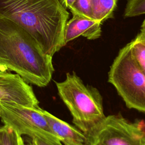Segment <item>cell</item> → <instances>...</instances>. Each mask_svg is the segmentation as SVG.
<instances>
[{
	"mask_svg": "<svg viewBox=\"0 0 145 145\" xmlns=\"http://www.w3.org/2000/svg\"><path fill=\"white\" fill-rule=\"evenodd\" d=\"M69 16L60 0H0V18L27 31L52 57L66 45L64 33Z\"/></svg>",
	"mask_w": 145,
	"mask_h": 145,
	"instance_id": "cell-1",
	"label": "cell"
},
{
	"mask_svg": "<svg viewBox=\"0 0 145 145\" xmlns=\"http://www.w3.org/2000/svg\"><path fill=\"white\" fill-rule=\"evenodd\" d=\"M0 68L16 72L28 84L44 87L54 72L52 57L15 22L0 18Z\"/></svg>",
	"mask_w": 145,
	"mask_h": 145,
	"instance_id": "cell-2",
	"label": "cell"
},
{
	"mask_svg": "<svg viewBox=\"0 0 145 145\" xmlns=\"http://www.w3.org/2000/svg\"><path fill=\"white\" fill-rule=\"evenodd\" d=\"M56 84L58 95L72 116L73 123L87 138L106 117L99 91L85 85L74 72H67L63 81Z\"/></svg>",
	"mask_w": 145,
	"mask_h": 145,
	"instance_id": "cell-3",
	"label": "cell"
},
{
	"mask_svg": "<svg viewBox=\"0 0 145 145\" xmlns=\"http://www.w3.org/2000/svg\"><path fill=\"white\" fill-rule=\"evenodd\" d=\"M108 81L128 108L145 113V75L132 56L130 42L120 49L114 59Z\"/></svg>",
	"mask_w": 145,
	"mask_h": 145,
	"instance_id": "cell-4",
	"label": "cell"
},
{
	"mask_svg": "<svg viewBox=\"0 0 145 145\" xmlns=\"http://www.w3.org/2000/svg\"><path fill=\"white\" fill-rule=\"evenodd\" d=\"M87 138L88 145H145V122L109 115Z\"/></svg>",
	"mask_w": 145,
	"mask_h": 145,
	"instance_id": "cell-5",
	"label": "cell"
},
{
	"mask_svg": "<svg viewBox=\"0 0 145 145\" xmlns=\"http://www.w3.org/2000/svg\"><path fill=\"white\" fill-rule=\"evenodd\" d=\"M42 110L39 106L32 108L0 103V118L4 125L11 127L20 136L60 140L51 130Z\"/></svg>",
	"mask_w": 145,
	"mask_h": 145,
	"instance_id": "cell-6",
	"label": "cell"
},
{
	"mask_svg": "<svg viewBox=\"0 0 145 145\" xmlns=\"http://www.w3.org/2000/svg\"><path fill=\"white\" fill-rule=\"evenodd\" d=\"M0 103L32 108L39 106L32 87L19 75L1 68Z\"/></svg>",
	"mask_w": 145,
	"mask_h": 145,
	"instance_id": "cell-7",
	"label": "cell"
},
{
	"mask_svg": "<svg viewBox=\"0 0 145 145\" xmlns=\"http://www.w3.org/2000/svg\"><path fill=\"white\" fill-rule=\"evenodd\" d=\"M72 16L65 26L64 40L66 44L80 36L88 40H95L101 36V22L78 15Z\"/></svg>",
	"mask_w": 145,
	"mask_h": 145,
	"instance_id": "cell-8",
	"label": "cell"
},
{
	"mask_svg": "<svg viewBox=\"0 0 145 145\" xmlns=\"http://www.w3.org/2000/svg\"><path fill=\"white\" fill-rule=\"evenodd\" d=\"M52 132L64 145H88L86 135L68 123L42 110Z\"/></svg>",
	"mask_w": 145,
	"mask_h": 145,
	"instance_id": "cell-9",
	"label": "cell"
},
{
	"mask_svg": "<svg viewBox=\"0 0 145 145\" xmlns=\"http://www.w3.org/2000/svg\"><path fill=\"white\" fill-rule=\"evenodd\" d=\"M93 19L103 23L112 17L117 0H91Z\"/></svg>",
	"mask_w": 145,
	"mask_h": 145,
	"instance_id": "cell-10",
	"label": "cell"
},
{
	"mask_svg": "<svg viewBox=\"0 0 145 145\" xmlns=\"http://www.w3.org/2000/svg\"><path fill=\"white\" fill-rule=\"evenodd\" d=\"M130 44L132 56L145 75V33L140 32Z\"/></svg>",
	"mask_w": 145,
	"mask_h": 145,
	"instance_id": "cell-11",
	"label": "cell"
},
{
	"mask_svg": "<svg viewBox=\"0 0 145 145\" xmlns=\"http://www.w3.org/2000/svg\"><path fill=\"white\" fill-rule=\"evenodd\" d=\"M24 140L11 127L3 125L0 126V145H23Z\"/></svg>",
	"mask_w": 145,
	"mask_h": 145,
	"instance_id": "cell-12",
	"label": "cell"
},
{
	"mask_svg": "<svg viewBox=\"0 0 145 145\" xmlns=\"http://www.w3.org/2000/svg\"><path fill=\"white\" fill-rule=\"evenodd\" d=\"M69 9L72 15L93 19L91 0H76Z\"/></svg>",
	"mask_w": 145,
	"mask_h": 145,
	"instance_id": "cell-13",
	"label": "cell"
},
{
	"mask_svg": "<svg viewBox=\"0 0 145 145\" xmlns=\"http://www.w3.org/2000/svg\"><path fill=\"white\" fill-rule=\"evenodd\" d=\"M145 14V0H127L124 12V18H131Z\"/></svg>",
	"mask_w": 145,
	"mask_h": 145,
	"instance_id": "cell-14",
	"label": "cell"
},
{
	"mask_svg": "<svg viewBox=\"0 0 145 145\" xmlns=\"http://www.w3.org/2000/svg\"><path fill=\"white\" fill-rule=\"evenodd\" d=\"M32 142L35 145H62L60 140H55L39 137L32 138Z\"/></svg>",
	"mask_w": 145,
	"mask_h": 145,
	"instance_id": "cell-15",
	"label": "cell"
},
{
	"mask_svg": "<svg viewBox=\"0 0 145 145\" xmlns=\"http://www.w3.org/2000/svg\"><path fill=\"white\" fill-rule=\"evenodd\" d=\"M62 5L66 8H69L76 0H60Z\"/></svg>",
	"mask_w": 145,
	"mask_h": 145,
	"instance_id": "cell-16",
	"label": "cell"
},
{
	"mask_svg": "<svg viewBox=\"0 0 145 145\" xmlns=\"http://www.w3.org/2000/svg\"><path fill=\"white\" fill-rule=\"evenodd\" d=\"M140 32L145 33V19L144 20L142 25H141V29H140Z\"/></svg>",
	"mask_w": 145,
	"mask_h": 145,
	"instance_id": "cell-17",
	"label": "cell"
},
{
	"mask_svg": "<svg viewBox=\"0 0 145 145\" xmlns=\"http://www.w3.org/2000/svg\"><path fill=\"white\" fill-rule=\"evenodd\" d=\"M23 145H35L33 143H32V142H29V143H24H24H23Z\"/></svg>",
	"mask_w": 145,
	"mask_h": 145,
	"instance_id": "cell-18",
	"label": "cell"
}]
</instances>
